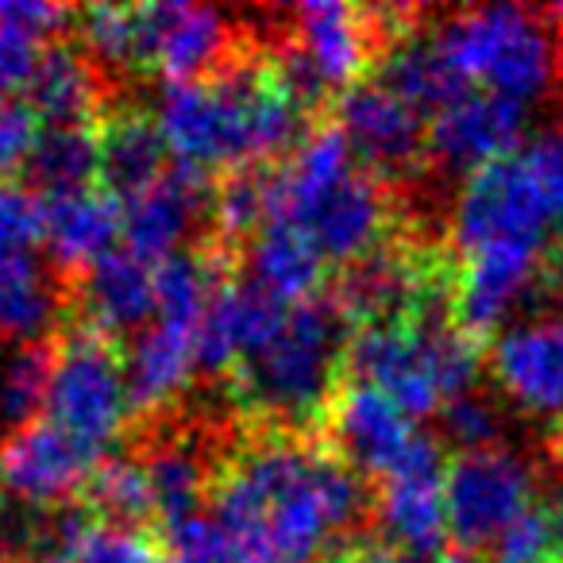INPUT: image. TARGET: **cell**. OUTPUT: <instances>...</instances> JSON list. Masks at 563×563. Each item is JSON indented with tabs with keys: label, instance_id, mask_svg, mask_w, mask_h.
<instances>
[{
	"label": "cell",
	"instance_id": "6da1fadb",
	"mask_svg": "<svg viewBox=\"0 0 563 563\" xmlns=\"http://www.w3.org/2000/svg\"><path fill=\"white\" fill-rule=\"evenodd\" d=\"M371 509L363 478L313 437L251 432L220 455L209 517L258 563H317Z\"/></svg>",
	"mask_w": 563,
	"mask_h": 563
},
{
	"label": "cell",
	"instance_id": "52a82bcc",
	"mask_svg": "<svg viewBox=\"0 0 563 563\" xmlns=\"http://www.w3.org/2000/svg\"><path fill=\"white\" fill-rule=\"evenodd\" d=\"M440 51L467 86L490 89L509 101H537L555 81V35L544 16L514 4L471 9L432 27Z\"/></svg>",
	"mask_w": 563,
	"mask_h": 563
},
{
	"label": "cell",
	"instance_id": "603a6c76",
	"mask_svg": "<svg viewBox=\"0 0 563 563\" xmlns=\"http://www.w3.org/2000/svg\"><path fill=\"white\" fill-rule=\"evenodd\" d=\"M24 104L40 117V124L47 120V128L93 124L101 104L97 63L74 43H47L24 86Z\"/></svg>",
	"mask_w": 563,
	"mask_h": 563
},
{
	"label": "cell",
	"instance_id": "ac0fdd59",
	"mask_svg": "<svg viewBox=\"0 0 563 563\" xmlns=\"http://www.w3.org/2000/svg\"><path fill=\"white\" fill-rule=\"evenodd\" d=\"M70 306L78 309L74 324H86L120 344V336L143 332L155 321V263L128 247H112L78 274Z\"/></svg>",
	"mask_w": 563,
	"mask_h": 563
},
{
	"label": "cell",
	"instance_id": "8992f818",
	"mask_svg": "<svg viewBox=\"0 0 563 563\" xmlns=\"http://www.w3.org/2000/svg\"><path fill=\"white\" fill-rule=\"evenodd\" d=\"M347 367L367 386L390 394L409 417L440 413L478 386L483 344L452 313H424L352 332Z\"/></svg>",
	"mask_w": 563,
	"mask_h": 563
},
{
	"label": "cell",
	"instance_id": "f35d334b",
	"mask_svg": "<svg viewBox=\"0 0 563 563\" xmlns=\"http://www.w3.org/2000/svg\"><path fill=\"white\" fill-rule=\"evenodd\" d=\"M0 509H4V483H0Z\"/></svg>",
	"mask_w": 563,
	"mask_h": 563
},
{
	"label": "cell",
	"instance_id": "4316f807",
	"mask_svg": "<svg viewBox=\"0 0 563 563\" xmlns=\"http://www.w3.org/2000/svg\"><path fill=\"white\" fill-rule=\"evenodd\" d=\"M78 501L97 521L155 532V498H151L147 471H143V460L135 452L101 460V467L81 486Z\"/></svg>",
	"mask_w": 563,
	"mask_h": 563
},
{
	"label": "cell",
	"instance_id": "f1b7e54d",
	"mask_svg": "<svg viewBox=\"0 0 563 563\" xmlns=\"http://www.w3.org/2000/svg\"><path fill=\"white\" fill-rule=\"evenodd\" d=\"M440 432H444V440L455 448V455L498 448V437H501L498 409L471 390V394H463V398L448 401V406L440 409Z\"/></svg>",
	"mask_w": 563,
	"mask_h": 563
},
{
	"label": "cell",
	"instance_id": "484cf974",
	"mask_svg": "<svg viewBox=\"0 0 563 563\" xmlns=\"http://www.w3.org/2000/svg\"><path fill=\"white\" fill-rule=\"evenodd\" d=\"M66 301L32 255H0V344L47 340Z\"/></svg>",
	"mask_w": 563,
	"mask_h": 563
},
{
	"label": "cell",
	"instance_id": "7402d4cb",
	"mask_svg": "<svg viewBox=\"0 0 563 563\" xmlns=\"http://www.w3.org/2000/svg\"><path fill=\"white\" fill-rule=\"evenodd\" d=\"M128 360V390L135 413H158L186 394L197 375V329H181L174 321H151L135 336Z\"/></svg>",
	"mask_w": 563,
	"mask_h": 563
},
{
	"label": "cell",
	"instance_id": "2e32d148",
	"mask_svg": "<svg viewBox=\"0 0 563 563\" xmlns=\"http://www.w3.org/2000/svg\"><path fill=\"white\" fill-rule=\"evenodd\" d=\"M120 209H124V228H120L124 247L147 263H163L178 255V247L197 232L205 217H212L209 174L174 163L155 186L135 194Z\"/></svg>",
	"mask_w": 563,
	"mask_h": 563
},
{
	"label": "cell",
	"instance_id": "4dcf8cb0",
	"mask_svg": "<svg viewBox=\"0 0 563 563\" xmlns=\"http://www.w3.org/2000/svg\"><path fill=\"white\" fill-rule=\"evenodd\" d=\"M40 132V117L24 101H0V181L20 166H27Z\"/></svg>",
	"mask_w": 563,
	"mask_h": 563
},
{
	"label": "cell",
	"instance_id": "277c9868",
	"mask_svg": "<svg viewBox=\"0 0 563 563\" xmlns=\"http://www.w3.org/2000/svg\"><path fill=\"white\" fill-rule=\"evenodd\" d=\"M563 240V128L525 135L509 155L467 174L455 197V255L525 251L552 255Z\"/></svg>",
	"mask_w": 563,
	"mask_h": 563
},
{
	"label": "cell",
	"instance_id": "8d00e7d4",
	"mask_svg": "<svg viewBox=\"0 0 563 563\" xmlns=\"http://www.w3.org/2000/svg\"><path fill=\"white\" fill-rule=\"evenodd\" d=\"M560 16V35H555V63H560V74H563V9L555 12Z\"/></svg>",
	"mask_w": 563,
	"mask_h": 563
},
{
	"label": "cell",
	"instance_id": "30bf717a",
	"mask_svg": "<svg viewBox=\"0 0 563 563\" xmlns=\"http://www.w3.org/2000/svg\"><path fill=\"white\" fill-rule=\"evenodd\" d=\"M336 128L344 132L352 155H360L363 170L386 186L413 181L429 170V124L378 78H363L344 89Z\"/></svg>",
	"mask_w": 563,
	"mask_h": 563
},
{
	"label": "cell",
	"instance_id": "5bb4252c",
	"mask_svg": "<svg viewBox=\"0 0 563 563\" xmlns=\"http://www.w3.org/2000/svg\"><path fill=\"white\" fill-rule=\"evenodd\" d=\"M529 104L509 101L490 89H463L429 124V163L452 174H475L509 155L525 140Z\"/></svg>",
	"mask_w": 563,
	"mask_h": 563
},
{
	"label": "cell",
	"instance_id": "1f68e13d",
	"mask_svg": "<svg viewBox=\"0 0 563 563\" xmlns=\"http://www.w3.org/2000/svg\"><path fill=\"white\" fill-rule=\"evenodd\" d=\"M43 47L47 43L35 40V35L0 24V101H12V93L27 86Z\"/></svg>",
	"mask_w": 563,
	"mask_h": 563
},
{
	"label": "cell",
	"instance_id": "cb8c5ba5",
	"mask_svg": "<svg viewBox=\"0 0 563 563\" xmlns=\"http://www.w3.org/2000/svg\"><path fill=\"white\" fill-rule=\"evenodd\" d=\"M247 266L258 290L286 301V306L317 298L324 286V271H329L321 251L290 224L258 228L255 240L247 243Z\"/></svg>",
	"mask_w": 563,
	"mask_h": 563
},
{
	"label": "cell",
	"instance_id": "d590c367",
	"mask_svg": "<svg viewBox=\"0 0 563 563\" xmlns=\"http://www.w3.org/2000/svg\"><path fill=\"white\" fill-rule=\"evenodd\" d=\"M552 278H555V286L563 290V240H560V247L552 251Z\"/></svg>",
	"mask_w": 563,
	"mask_h": 563
},
{
	"label": "cell",
	"instance_id": "9a60e30c",
	"mask_svg": "<svg viewBox=\"0 0 563 563\" xmlns=\"http://www.w3.org/2000/svg\"><path fill=\"white\" fill-rule=\"evenodd\" d=\"M101 460L109 455L93 452L70 432L55 429L40 417L32 429H24L0 448V483L27 506L51 509L55 501L81 494V486L101 467Z\"/></svg>",
	"mask_w": 563,
	"mask_h": 563
},
{
	"label": "cell",
	"instance_id": "83f0119b",
	"mask_svg": "<svg viewBox=\"0 0 563 563\" xmlns=\"http://www.w3.org/2000/svg\"><path fill=\"white\" fill-rule=\"evenodd\" d=\"M27 174L43 189V197L97 186V124H66L40 132V143L27 158Z\"/></svg>",
	"mask_w": 563,
	"mask_h": 563
},
{
	"label": "cell",
	"instance_id": "74e56055",
	"mask_svg": "<svg viewBox=\"0 0 563 563\" xmlns=\"http://www.w3.org/2000/svg\"><path fill=\"white\" fill-rule=\"evenodd\" d=\"M440 563H475V555H463V552H455V555H444Z\"/></svg>",
	"mask_w": 563,
	"mask_h": 563
},
{
	"label": "cell",
	"instance_id": "e575fe53",
	"mask_svg": "<svg viewBox=\"0 0 563 563\" xmlns=\"http://www.w3.org/2000/svg\"><path fill=\"white\" fill-rule=\"evenodd\" d=\"M317 563H360V540H355V544L336 548V552H329L324 560H317Z\"/></svg>",
	"mask_w": 563,
	"mask_h": 563
},
{
	"label": "cell",
	"instance_id": "d4e9b609",
	"mask_svg": "<svg viewBox=\"0 0 563 563\" xmlns=\"http://www.w3.org/2000/svg\"><path fill=\"white\" fill-rule=\"evenodd\" d=\"M55 344L51 340H9L0 344V448L40 421L47 409Z\"/></svg>",
	"mask_w": 563,
	"mask_h": 563
},
{
	"label": "cell",
	"instance_id": "3957f363",
	"mask_svg": "<svg viewBox=\"0 0 563 563\" xmlns=\"http://www.w3.org/2000/svg\"><path fill=\"white\" fill-rule=\"evenodd\" d=\"M352 321L336 298L294 301L278 329L232 367L228 398L251 432L309 437L324 429L344 386Z\"/></svg>",
	"mask_w": 563,
	"mask_h": 563
},
{
	"label": "cell",
	"instance_id": "f546056e",
	"mask_svg": "<svg viewBox=\"0 0 563 563\" xmlns=\"http://www.w3.org/2000/svg\"><path fill=\"white\" fill-rule=\"evenodd\" d=\"M43 240V197L16 181H0V255H27Z\"/></svg>",
	"mask_w": 563,
	"mask_h": 563
},
{
	"label": "cell",
	"instance_id": "d6986e66",
	"mask_svg": "<svg viewBox=\"0 0 563 563\" xmlns=\"http://www.w3.org/2000/svg\"><path fill=\"white\" fill-rule=\"evenodd\" d=\"M282 313L286 301L258 290L251 278L224 274L197 329V371L209 378H228L243 355L255 352L278 329Z\"/></svg>",
	"mask_w": 563,
	"mask_h": 563
},
{
	"label": "cell",
	"instance_id": "7c38bea8",
	"mask_svg": "<svg viewBox=\"0 0 563 563\" xmlns=\"http://www.w3.org/2000/svg\"><path fill=\"white\" fill-rule=\"evenodd\" d=\"M324 429L332 437L329 448L360 478H386L421 440V432L413 429V417L390 394L360 383V378H352V383L344 378Z\"/></svg>",
	"mask_w": 563,
	"mask_h": 563
},
{
	"label": "cell",
	"instance_id": "7a4b0ae2",
	"mask_svg": "<svg viewBox=\"0 0 563 563\" xmlns=\"http://www.w3.org/2000/svg\"><path fill=\"white\" fill-rule=\"evenodd\" d=\"M313 112L290 93L274 51L235 55L201 81L166 86L155 124L178 166L197 174L266 166L306 140Z\"/></svg>",
	"mask_w": 563,
	"mask_h": 563
},
{
	"label": "cell",
	"instance_id": "ffe728a7",
	"mask_svg": "<svg viewBox=\"0 0 563 563\" xmlns=\"http://www.w3.org/2000/svg\"><path fill=\"white\" fill-rule=\"evenodd\" d=\"M120 228H124V209L101 186L43 197V240L66 271L81 274L101 255H109L112 243L120 240Z\"/></svg>",
	"mask_w": 563,
	"mask_h": 563
},
{
	"label": "cell",
	"instance_id": "e0dca14e",
	"mask_svg": "<svg viewBox=\"0 0 563 563\" xmlns=\"http://www.w3.org/2000/svg\"><path fill=\"white\" fill-rule=\"evenodd\" d=\"M290 47L309 63V70L329 89H352L371 78L378 63V35L371 24V9L347 4H301L290 12Z\"/></svg>",
	"mask_w": 563,
	"mask_h": 563
},
{
	"label": "cell",
	"instance_id": "ba28073f",
	"mask_svg": "<svg viewBox=\"0 0 563 563\" xmlns=\"http://www.w3.org/2000/svg\"><path fill=\"white\" fill-rule=\"evenodd\" d=\"M132 417L135 406L120 344L86 324H70L55 344V375H51L43 421L70 432L93 452L109 455Z\"/></svg>",
	"mask_w": 563,
	"mask_h": 563
},
{
	"label": "cell",
	"instance_id": "836d02e7",
	"mask_svg": "<svg viewBox=\"0 0 563 563\" xmlns=\"http://www.w3.org/2000/svg\"><path fill=\"white\" fill-rule=\"evenodd\" d=\"M360 563H432V560L429 555L406 552V548H394V544H386V540H363Z\"/></svg>",
	"mask_w": 563,
	"mask_h": 563
},
{
	"label": "cell",
	"instance_id": "d6a6232c",
	"mask_svg": "<svg viewBox=\"0 0 563 563\" xmlns=\"http://www.w3.org/2000/svg\"><path fill=\"white\" fill-rule=\"evenodd\" d=\"M66 20H70V9L63 4H0V24L20 27L35 40H51Z\"/></svg>",
	"mask_w": 563,
	"mask_h": 563
},
{
	"label": "cell",
	"instance_id": "44dd1931",
	"mask_svg": "<svg viewBox=\"0 0 563 563\" xmlns=\"http://www.w3.org/2000/svg\"><path fill=\"white\" fill-rule=\"evenodd\" d=\"M155 117L143 109H117L97 124V186L120 205L155 186L170 163Z\"/></svg>",
	"mask_w": 563,
	"mask_h": 563
},
{
	"label": "cell",
	"instance_id": "4fadbf2b",
	"mask_svg": "<svg viewBox=\"0 0 563 563\" xmlns=\"http://www.w3.org/2000/svg\"><path fill=\"white\" fill-rule=\"evenodd\" d=\"M490 375L521 413L563 429V313H540L498 332Z\"/></svg>",
	"mask_w": 563,
	"mask_h": 563
},
{
	"label": "cell",
	"instance_id": "5b68a950",
	"mask_svg": "<svg viewBox=\"0 0 563 563\" xmlns=\"http://www.w3.org/2000/svg\"><path fill=\"white\" fill-rule=\"evenodd\" d=\"M78 20L97 66L163 78L166 86L201 81L240 55L232 20L205 4H93Z\"/></svg>",
	"mask_w": 563,
	"mask_h": 563
},
{
	"label": "cell",
	"instance_id": "9c48e42d",
	"mask_svg": "<svg viewBox=\"0 0 563 563\" xmlns=\"http://www.w3.org/2000/svg\"><path fill=\"white\" fill-rule=\"evenodd\" d=\"M540 498L537 467L509 448L452 455L444 471L448 537L463 555L494 552L506 529Z\"/></svg>",
	"mask_w": 563,
	"mask_h": 563
},
{
	"label": "cell",
	"instance_id": "8fae6325",
	"mask_svg": "<svg viewBox=\"0 0 563 563\" xmlns=\"http://www.w3.org/2000/svg\"><path fill=\"white\" fill-rule=\"evenodd\" d=\"M444 452L440 440L421 437L417 448L378 478L375 517L383 525V540L417 555H432L448 537V501H444Z\"/></svg>",
	"mask_w": 563,
	"mask_h": 563
}]
</instances>
